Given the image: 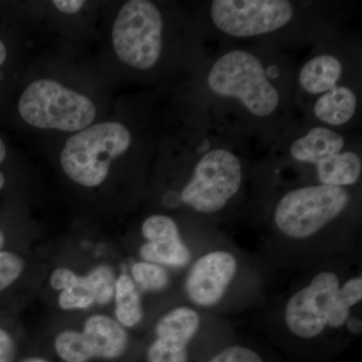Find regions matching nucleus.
<instances>
[{"label": "nucleus", "instance_id": "nucleus-1", "mask_svg": "<svg viewBox=\"0 0 362 362\" xmlns=\"http://www.w3.org/2000/svg\"><path fill=\"white\" fill-rule=\"evenodd\" d=\"M296 69L290 54L268 42H220L189 80L188 111L266 156L298 117Z\"/></svg>", "mask_w": 362, "mask_h": 362}, {"label": "nucleus", "instance_id": "nucleus-2", "mask_svg": "<svg viewBox=\"0 0 362 362\" xmlns=\"http://www.w3.org/2000/svg\"><path fill=\"white\" fill-rule=\"evenodd\" d=\"M361 187H338L285 177L258 163L252 221L274 269L305 271L356 254Z\"/></svg>", "mask_w": 362, "mask_h": 362}, {"label": "nucleus", "instance_id": "nucleus-3", "mask_svg": "<svg viewBox=\"0 0 362 362\" xmlns=\"http://www.w3.org/2000/svg\"><path fill=\"white\" fill-rule=\"evenodd\" d=\"M187 117L175 185L163 192L162 204L220 230L251 218L259 159L189 111Z\"/></svg>", "mask_w": 362, "mask_h": 362}, {"label": "nucleus", "instance_id": "nucleus-4", "mask_svg": "<svg viewBox=\"0 0 362 362\" xmlns=\"http://www.w3.org/2000/svg\"><path fill=\"white\" fill-rule=\"evenodd\" d=\"M350 4L325 0H207L197 8L206 40L312 47L342 28Z\"/></svg>", "mask_w": 362, "mask_h": 362}, {"label": "nucleus", "instance_id": "nucleus-5", "mask_svg": "<svg viewBox=\"0 0 362 362\" xmlns=\"http://www.w3.org/2000/svg\"><path fill=\"white\" fill-rule=\"evenodd\" d=\"M356 254L339 257L302 272L291 287L267 303L265 327L295 341H318L347 333L362 301V273Z\"/></svg>", "mask_w": 362, "mask_h": 362}, {"label": "nucleus", "instance_id": "nucleus-6", "mask_svg": "<svg viewBox=\"0 0 362 362\" xmlns=\"http://www.w3.org/2000/svg\"><path fill=\"white\" fill-rule=\"evenodd\" d=\"M298 117L333 129L358 127L362 111V49L358 37L339 28L312 45L297 66Z\"/></svg>", "mask_w": 362, "mask_h": 362}, {"label": "nucleus", "instance_id": "nucleus-7", "mask_svg": "<svg viewBox=\"0 0 362 362\" xmlns=\"http://www.w3.org/2000/svg\"><path fill=\"white\" fill-rule=\"evenodd\" d=\"M272 271L262 257L247 254L221 233L185 271L181 290L187 304L226 318L267 304Z\"/></svg>", "mask_w": 362, "mask_h": 362}, {"label": "nucleus", "instance_id": "nucleus-8", "mask_svg": "<svg viewBox=\"0 0 362 362\" xmlns=\"http://www.w3.org/2000/svg\"><path fill=\"white\" fill-rule=\"evenodd\" d=\"M262 161L285 177L338 187H361L362 142L356 131L297 117Z\"/></svg>", "mask_w": 362, "mask_h": 362}, {"label": "nucleus", "instance_id": "nucleus-9", "mask_svg": "<svg viewBox=\"0 0 362 362\" xmlns=\"http://www.w3.org/2000/svg\"><path fill=\"white\" fill-rule=\"evenodd\" d=\"M132 144L130 130L119 122L95 124L66 140L61 165L66 175L84 187H97L106 180L112 162Z\"/></svg>", "mask_w": 362, "mask_h": 362}, {"label": "nucleus", "instance_id": "nucleus-10", "mask_svg": "<svg viewBox=\"0 0 362 362\" xmlns=\"http://www.w3.org/2000/svg\"><path fill=\"white\" fill-rule=\"evenodd\" d=\"M165 33V16L156 2L130 0L117 16L112 42L117 57L126 66L149 71L163 59Z\"/></svg>", "mask_w": 362, "mask_h": 362}, {"label": "nucleus", "instance_id": "nucleus-11", "mask_svg": "<svg viewBox=\"0 0 362 362\" xmlns=\"http://www.w3.org/2000/svg\"><path fill=\"white\" fill-rule=\"evenodd\" d=\"M18 108L28 125L65 132L89 127L97 113L89 98L49 78L28 86L18 100Z\"/></svg>", "mask_w": 362, "mask_h": 362}, {"label": "nucleus", "instance_id": "nucleus-12", "mask_svg": "<svg viewBox=\"0 0 362 362\" xmlns=\"http://www.w3.org/2000/svg\"><path fill=\"white\" fill-rule=\"evenodd\" d=\"M223 233H216L199 242L185 239L180 221L168 214H149L140 226L142 242L138 247V259L165 267L170 271H185L207 245Z\"/></svg>", "mask_w": 362, "mask_h": 362}, {"label": "nucleus", "instance_id": "nucleus-13", "mask_svg": "<svg viewBox=\"0 0 362 362\" xmlns=\"http://www.w3.org/2000/svg\"><path fill=\"white\" fill-rule=\"evenodd\" d=\"M223 319L177 304L164 311L153 325V338L146 351L147 362H188L189 346L202 330Z\"/></svg>", "mask_w": 362, "mask_h": 362}, {"label": "nucleus", "instance_id": "nucleus-14", "mask_svg": "<svg viewBox=\"0 0 362 362\" xmlns=\"http://www.w3.org/2000/svg\"><path fill=\"white\" fill-rule=\"evenodd\" d=\"M81 330L94 359L117 361L129 346V331L108 314H90L82 323Z\"/></svg>", "mask_w": 362, "mask_h": 362}, {"label": "nucleus", "instance_id": "nucleus-15", "mask_svg": "<svg viewBox=\"0 0 362 362\" xmlns=\"http://www.w3.org/2000/svg\"><path fill=\"white\" fill-rule=\"evenodd\" d=\"M142 293L139 291L129 274H118L114 291V318L117 322L129 331L141 325L145 310Z\"/></svg>", "mask_w": 362, "mask_h": 362}, {"label": "nucleus", "instance_id": "nucleus-16", "mask_svg": "<svg viewBox=\"0 0 362 362\" xmlns=\"http://www.w3.org/2000/svg\"><path fill=\"white\" fill-rule=\"evenodd\" d=\"M28 267L25 255L16 247L0 251V311L7 298L25 278Z\"/></svg>", "mask_w": 362, "mask_h": 362}, {"label": "nucleus", "instance_id": "nucleus-17", "mask_svg": "<svg viewBox=\"0 0 362 362\" xmlns=\"http://www.w3.org/2000/svg\"><path fill=\"white\" fill-rule=\"evenodd\" d=\"M128 274L142 294L166 291L173 283V271L141 259L133 262Z\"/></svg>", "mask_w": 362, "mask_h": 362}, {"label": "nucleus", "instance_id": "nucleus-18", "mask_svg": "<svg viewBox=\"0 0 362 362\" xmlns=\"http://www.w3.org/2000/svg\"><path fill=\"white\" fill-rule=\"evenodd\" d=\"M116 272L108 264H99L85 274H80V283L94 298L96 306H106L113 301Z\"/></svg>", "mask_w": 362, "mask_h": 362}, {"label": "nucleus", "instance_id": "nucleus-19", "mask_svg": "<svg viewBox=\"0 0 362 362\" xmlns=\"http://www.w3.org/2000/svg\"><path fill=\"white\" fill-rule=\"evenodd\" d=\"M54 349L64 362L94 361L82 330L77 328H66L59 331L54 339Z\"/></svg>", "mask_w": 362, "mask_h": 362}, {"label": "nucleus", "instance_id": "nucleus-20", "mask_svg": "<svg viewBox=\"0 0 362 362\" xmlns=\"http://www.w3.org/2000/svg\"><path fill=\"white\" fill-rule=\"evenodd\" d=\"M57 304L61 310L66 312L86 311L96 306L94 298L81 284L80 276L77 284L58 293Z\"/></svg>", "mask_w": 362, "mask_h": 362}, {"label": "nucleus", "instance_id": "nucleus-21", "mask_svg": "<svg viewBox=\"0 0 362 362\" xmlns=\"http://www.w3.org/2000/svg\"><path fill=\"white\" fill-rule=\"evenodd\" d=\"M206 362H265L261 354L243 343L223 347Z\"/></svg>", "mask_w": 362, "mask_h": 362}, {"label": "nucleus", "instance_id": "nucleus-22", "mask_svg": "<svg viewBox=\"0 0 362 362\" xmlns=\"http://www.w3.org/2000/svg\"><path fill=\"white\" fill-rule=\"evenodd\" d=\"M18 354V337L4 314H0V362H16Z\"/></svg>", "mask_w": 362, "mask_h": 362}, {"label": "nucleus", "instance_id": "nucleus-23", "mask_svg": "<svg viewBox=\"0 0 362 362\" xmlns=\"http://www.w3.org/2000/svg\"><path fill=\"white\" fill-rule=\"evenodd\" d=\"M78 276L80 274L70 267H58V268L54 269L49 275V286L57 293L64 291V290L77 284Z\"/></svg>", "mask_w": 362, "mask_h": 362}, {"label": "nucleus", "instance_id": "nucleus-24", "mask_svg": "<svg viewBox=\"0 0 362 362\" xmlns=\"http://www.w3.org/2000/svg\"><path fill=\"white\" fill-rule=\"evenodd\" d=\"M83 0H54L52 4L64 13L75 14L85 6Z\"/></svg>", "mask_w": 362, "mask_h": 362}, {"label": "nucleus", "instance_id": "nucleus-25", "mask_svg": "<svg viewBox=\"0 0 362 362\" xmlns=\"http://www.w3.org/2000/svg\"><path fill=\"white\" fill-rule=\"evenodd\" d=\"M11 247H16L11 246V235H8V232L0 226V251L1 250L11 249Z\"/></svg>", "mask_w": 362, "mask_h": 362}, {"label": "nucleus", "instance_id": "nucleus-26", "mask_svg": "<svg viewBox=\"0 0 362 362\" xmlns=\"http://www.w3.org/2000/svg\"><path fill=\"white\" fill-rule=\"evenodd\" d=\"M7 57H8V51L6 42L0 39V68L6 64Z\"/></svg>", "mask_w": 362, "mask_h": 362}, {"label": "nucleus", "instance_id": "nucleus-27", "mask_svg": "<svg viewBox=\"0 0 362 362\" xmlns=\"http://www.w3.org/2000/svg\"><path fill=\"white\" fill-rule=\"evenodd\" d=\"M16 362H52L49 359L45 358L42 356H28L25 358L21 359V361H16Z\"/></svg>", "mask_w": 362, "mask_h": 362}]
</instances>
